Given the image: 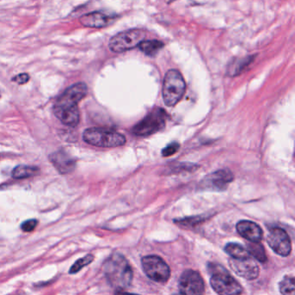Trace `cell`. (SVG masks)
I'll list each match as a JSON object with an SVG mask.
<instances>
[{"label":"cell","instance_id":"6da1fadb","mask_svg":"<svg viewBox=\"0 0 295 295\" xmlns=\"http://www.w3.org/2000/svg\"><path fill=\"white\" fill-rule=\"evenodd\" d=\"M88 94V86L84 83H76L67 88L57 98L53 112L57 119L68 127H77L80 121L78 103Z\"/></svg>","mask_w":295,"mask_h":295},{"label":"cell","instance_id":"7a4b0ae2","mask_svg":"<svg viewBox=\"0 0 295 295\" xmlns=\"http://www.w3.org/2000/svg\"><path fill=\"white\" fill-rule=\"evenodd\" d=\"M103 269L106 278L117 292H122L130 287L134 273L128 260L121 254L114 253L108 257L103 265Z\"/></svg>","mask_w":295,"mask_h":295},{"label":"cell","instance_id":"3957f363","mask_svg":"<svg viewBox=\"0 0 295 295\" xmlns=\"http://www.w3.org/2000/svg\"><path fill=\"white\" fill-rule=\"evenodd\" d=\"M83 140L97 148H118L126 143L124 135L107 128H88L83 133Z\"/></svg>","mask_w":295,"mask_h":295},{"label":"cell","instance_id":"277c9868","mask_svg":"<svg viewBox=\"0 0 295 295\" xmlns=\"http://www.w3.org/2000/svg\"><path fill=\"white\" fill-rule=\"evenodd\" d=\"M185 79L177 69H170L165 74L163 81L162 95L164 103L167 107H174L179 103L185 94Z\"/></svg>","mask_w":295,"mask_h":295},{"label":"cell","instance_id":"5b68a950","mask_svg":"<svg viewBox=\"0 0 295 295\" xmlns=\"http://www.w3.org/2000/svg\"><path fill=\"white\" fill-rule=\"evenodd\" d=\"M167 118V114L164 109L154 108L144 119L134 126L132 132L136 136H150L165 128Z\"/></svg>","mask_w":295,"mask_h":295},{"label":"cell","instance_id":"8992f818","mask_svg":"<svg viewBox=\"0 0 295 295\" xmlns=\"http://www.w3.org/2000/svg\"><path fill=\"white\" fill-rule=\"evenodd\" d=\"M145 32L140 29H132L119 32L111 38L108 43L110 51L114 53H122L136 48L145 40Z\"/></svg>","mask_w":295,"mask_h":295},{"label":"cell","instance_id":"52a82bcc","mask_svg":"<svg viewBox=\"0 0 295 295\" xmlns=\"http://www.w3.org/2000/svg\"><path fill=\"white\" fill-rule=\"evenodd\" d=\"M141 263L144 272L151 280L159 283H165L170 278V267L159 256H145L142 258Z\"/></svg>","mask_w":295,"mask_h":295},{"label":"cell","instance_id":"ba28073f","mask_svg":"<svg viewBox=\"0 0 295 295\" xmlns=\"http://www.w3.org/2000/svg\"><path fill=\"white\" fill-rule=\"evenodd\" d=\"M210 285L215 292L219 294H240L242 292L241 285L236 279L233 278L230 274L224 268H216L210 279Z\"/></svg>","mask_w":295,"mask_h":295},{"label":"cell","instance_id":"9c48e42d","mask_svg":"<svg viewBox=\"0 0 295 295\" xmlns=\"http://www.w3.org/2000/svg\"><path fill=\"white\" fill-rule=\"evenodd\" d=\"M179 287L182 294H201L205 292V282L199 273L189 269L182 274Z\"/></svg>","mask_w":295,"mask_h":295},{"label":"cell","instance_id":"30bf717a","mask_svg":"<svg viewBox=\"0 0 295 295\" xmlns=\"http://www.w3.org/2000/svg\"><path fill=\"white\" fill-rule=\"evenodd\" d=\"M267 243L279 256H289L292 250L289 236L281 228H274L270 230L267 236Z\"/></svg>","mask_w":295,"mask_h":295},{"label":"cell","instance_id":"8fae6325","mask_svg":"<svg viewBox=\"0 0 295 295\" xmlns=\"http://www.w3.org/2000/svg\"><path fill=\"white\" fill-rule=\"evenodd\" d=\"M229 263L233 271L242 278L251 281L258 277V265L250 256L246 258H231Z\"/></svg>","mask_w":295,"mask_h":295},{"label":"cell","instance_id":"7c38bea8","mask_svg":"<svg viewBox=\"0 0 295 295\" xmlns=\"http://www.w3.org/2000/svg\"><path fill=\"white\" fill-rule=\"evenodd\" d=\"M234 177L230 170H216L205 177L201 185L204 189L222 191L227 189L228 185L232 182Z\"/></svg>","mask_w":295,"mask_h":295},{"label":"cell","instance_id":"4fadbf2b","mask_svg":"<svg viewBox=\"0 0 295 295\" xmlns=\"http://www.w3.org/2000/svg\"><path fill=\"white\" fill-rule=\"evenodd\" d=\"M115 17L103 12H93L80 17V23L88 28L101 29L110 26Z\"/></svg>","mask_w":295,"mask_h":295},{"label":"cell","instance_id":"5bb4252c","mask_svg":"<svg viewBox=\"0 0 295 295\" xmlns=\"http://www.w3.org/2000/svg\"><path fill=\"white\" fill-rule=\"evenodd\" d=\"M52 165L61 174L72 173L76 168V161L64 151H57L48 157Z\"/></svg>","mask_w":295,"mask_h":295},{"label":"cell","instance_id":"9a60e30c","mask_svg":"<svg viewBox=\"0 0 295 295\" xmlns=\"http://www.w3.org/2000/svg\"><path fill=\"white\" fill-rule=\"evenodd\" d=\"M237 232L243 238L253 242H259L262 239V230L258 225L251 221H240L236 225Z\"/></svg>","mask_w":295,"mask_h":295},{"label":"cell","instance_id":"2e32d148","mask_svg":"<svg viewBox=\"0 0 295 295\" xmlns=\"http://www.w3.org/2000/svg\"><path fill=\"white\" fill-rule=\"evenodd\" d=\"M39 173V169L30 165H17L12 171V178L16 179H27L36 176Z\"/></svg>","mask_w":295,"mask_h":295},{"label":"cell","instance_id":"e0dca14e","mask_svg":"<svg viewBox=\"0 0 295 295\" xmlns=\"http://www.w3.org/2000/svg\"><path fill=\"white\" fill-rule=\"evenodd\" d=\"M138 47L145 55L154 57L164 47V44L157 40H150V41H143Z\"/></svg>","mask_w":295,"mask_h":295},{"label":"cell","instance_id":"ac0fdd59","mask_svg":"<svg viewBox=\"0 0 295 295\" xmlns=\"http://www.w3.org/2000/svg\"><path fill=\"white\" fill-rule=\"evenodd\" d=\"M253 59L254 58L252 57H250L234 60L232 63H230L229 68H228L229 75L232 76V77H235V76L240 74L241 71L243 70L244 68H246L252 62Z\"/></svg>","mask_w":295,"mask_h":295},{"label":"cell","instance_id":"d6986e66","mask_svg":"<svg viewBox=\"0 0 295 295\" xmlns=\"http://www.w3.org/2000/svg\"><path fill=\"white\" fill-rule=\"evenodd\" d=\"M225 250L232 258H246L250 256L248 250L238 243H234V242L228 243L225 246Z\"/></svg>","mask_w":295,"mask_h":295},{"label":"cell","instance_id":"ffe728a7","mask_svg":"<svg viewBox=\"0 0 295 295\" xmlns=\"http://www.w3.org/2000/svg\"><path fill=\"white\" fill-rule=\"evenodd\" d=\"M247 250L250 256H253L257 261H261V262H265L267 261V256H266L263 246L259 244V242L250 241V243L248 245Z\"/></svg>","mask_w":295,"mask_h":295},{"label":"cell","instance_id":"44dd1931","mask_svg":"<svg viewBox=\"0 0 295 295\" xmlns=\"http://www.w3.org/2000/svg\"><path fill=\"white\" fill-rule=\"evenodd\" d=\"M279 287H280V292L282 294H294V278L293 277H288V276L285 277L281 281V283L279 285Z\"/></svg>","mask_w":295,"mask_h":295},{"label":"cell","instance_id":"7402d4cb","mask_svg":"<svg viewBox=\"0 0 295 295\" xmlns=\"http://www.w3.org/2000/svg\"><path fill=\"white\" fill-rule=\"evenodd\" d=\"M93 260H94V256H92V255H88V256H84L83 258L77 260L73 264V266L70 267L69 274L74 275L76 273L79 272L80 270L82 269L83 267L88 266V264H90L93 261Z\"/></svg>","mask_w":295,"mask_h":295},{"label":"cell","instance_id":"603a6c76","mask_svg":"<svg viewBox=\"0 0 295 295\" xmlns=\"http://www.w3.org/2000/svg\"><path fill=\"white\" fill-rule=\"evenodd\" d=\"M179 148H180V145H179V143L173 142V143H170L166 148H164L162 150V156L165 157V158L173 156L174 154H176L177 152L179 151Z\"/></svg>","mask_w":295,"mask_h":295},{"label":"cell","instance_id":"cb8c5ba5","mask_svg":"<svg viewBox=\"0 0 295 295\" xmlns=\"http://www.w3.org/2000/svg\"><path fill=\"white\" fill-rule=\"evenodd\" d=\"M37 225V220H35V219L27 220V221L24 222V223H23V224L21 225V229H22V230L24 231V232H32V231H33V230L36 229Z\"/></svg>","mask_w":295,"mask_h":295},{"label":"cell","instance_id":"d4e9b609","mask_svg":"<svg viewBox=\"0 0 295 295\" xmlns=\"http://www.w3.org/2000/svg\"><path fill=\"white\" fill-rule=\"evenodd\" d=\"M29 80H30V76L28 74H26V73L17 75V76L12 78V81L15 82V83H17V84H19V85H23V84L28 83Z\"/></svg>","mask_w":295,"mask_h":295}]
</instances>
